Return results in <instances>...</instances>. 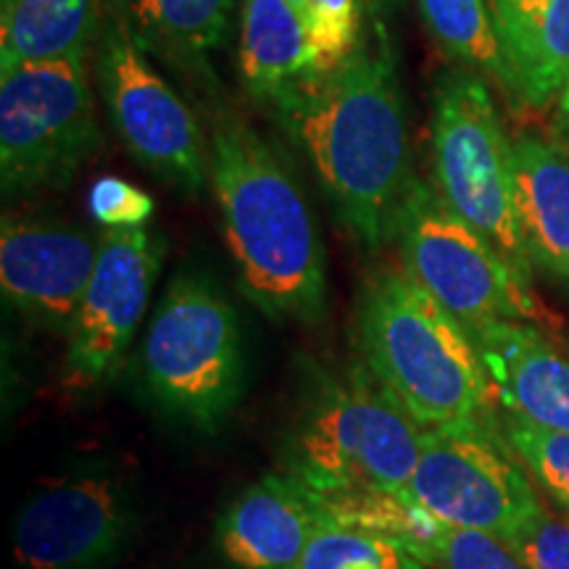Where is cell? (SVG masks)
<instances>
[{
	"mask_svg": "<svg viewBox=\"0 0 569 569\" xmlns=\"http://www.w3.org/2000/svg\"><path fill=\"white\" fill-rule=\"evenodd\" d=\"M325 196L367 251L396 240L411 182L409 117L386 27L343 67L311 74L272 106Z\"/></svg>",
	"mask_w": 569,
	"mask_h": 569,
	"instance_id": "1",
	"label": "cell"
},
{
	"mask_svg": "<svg viewBox=\"0 0 569 569\" xmlns=\"http://www.w3.org/2000/svg\"><path fill=\"white\" fill-rule=\"evenodd\" d=\"M209 156L211 190L243 296L277 322H322L325 243L293 167L232 113L213 122Z\"/></svg>",
	"mask_w": 569,
	"mask_h": 569,
	"instance_id": "2",
	"label": "cell"
},
{
	"mask_svg": "<svg viewBox=\"0 0 569 569\" xmlns=\"http://www.w3.org/2000/svg\"><path fill=\"white\" fill-rule=\"evenodd\" d=\"M356 330L369 372L417 425L446 427L490 415L496 393L472 336L403 267L367 274Z\"/></svg>",
	"mask_w": 569,
	"mask_h": 569,
	"instance_id": "3",
	"label": "cell"
},
{
	"mask_svg": "<svg viewBox=\"0 0 569 569\" xmlns=\"http://www.w3.org/2000/svg\"><path fill=\"white\" fill-rule=\"evenodd\" d=\"M422 430L369 367L306 365L280 440V472L317 493L407 490Z\"/></svg>",
	"mask_w": 569,
	"mask_h": 569,
	"instance_id": "4",
	"label": "cell"
},
{
	"mask_svg": "<svg viewBox=\"0 0 569 569\" xmlns=\"http://www.w3.org/2000/svg\"><path fill=\"white\" fill-rule=\"evenodd\" d=\"M140 386L153 407L217 432L246 390V346L230 298L203 272H177L140 346Z\"/></svg>",
	"mask_w": 569,
	"mask_h": 569,
	"instance_id": "5",
	"label": "cell"
},
{
	"mask_svg": "<svg viewBox=\"0 0 569 569\" xmlns=\"http://www.w3.org/2000/svg\"><path fill=\"white\" fill-rule=\"evenodd\" d=\"M432 174L440 198L530 282L515 198V146L498 122L486 80L469 69L443 74L432 96Z\"/></svg>",
	"mask_w": 569,
	"mask_h": 569,
	"instance_id": "6",
	"label": "cell"
},
{
	"mask_svg": "<svg viewBox=\"0 0 569 569\" xmlns=\"http://www.w3.org/2000/svg\"><path fill=\"white\" fill-rule=\"evenodd\" d=\"M101 148L88 59L0 67L3 196L59 188Z\"/></svg>",
	"mask_w": 569,
	"mask_h": 569,
	"instance_id": "7",
	"label": "cell"
},
{
	"mask_svg": "<svg viewBox=\"0 0 569 569\" xmlns=\"http://www.w3.org/2000/svg\"><path fill=\"white\" fill-rule=\"evenodd\" d=\"M401 267L467 330L496 319H540L530 282L448 206L436 184L411 182L396 230Z\"/></svg>",
	"mask_w": 569,
	"mask_h": 569,
	"instance_id": "8",
	"label": "cell"
},
{
	"mask_svg": "<svg viewBox=\"0 0 569 569\" xmlns=\"http://www.w3.org/2000/svg\"><path fill=\"white\" fill-rule=\"evenodd\" d=\"M515 448L498 443L486 419L425 427L409 493L448 528L507 540L543 503Z\"/></svg>",
	"mask_w": 569,
	"mask_h": 569,
	"instance_id": "9",
	"label": "cell"
},
{
	"mask_svg": "<svg viewBox=\"0 0 569 569\" xmlns=\"http://www.w3.org/2000/svg\"><path fill=\"white\" fill-rule=\"evenodd\" d=\"M98 84L113 130L134 161L184 193L203 188L211 156L201 124L146 59L124 13L106 17Z\"/></svg>",
	"mask_w": 569,
	"mask_h": 569,
	"instance_id": "10",
	"label": "cell"
},
{
	"mask_svg": "<svg viewBox=\"0 0 569 569\" xmlns=\"http://www.w3.org/2000/svg\"><path fill=\"white\" fill-rule=\"evenodd\" d=\"M134 488L109 469H84L40 488L13 522L19 569H103L132 543Z\"/></svg>",
	"mask_w": 569,
	"mask_h": 569,
	"instance_id": "11",
	"label": "cell"
},
{
	"mask_svg": "<svg viewBox=\"0 0 569 569\" xmlns=\"http://www.w3.org/2000/svg\"><path fill=\"white\" fill-rule=\"evenodd\" d=\"M161 264L163 240L146 227L101 234L96 272L67 332L63 386L71 393H92L117 377L151 303Z\"/></svg>",
	"mask_w": 569,
	"mask_h": 569,
	"instance_id": "12",
	"label": "cell"
},
{
	"mask_svg": "<svg viewBox=\"0 0 569 569\" xmlns=\"http://www.w3.org/2000/svg\"><path fill=\"white\" fill-rule=\"evenodd\" d=\"M101 238L59 219L6 213L0 224V284L27 322L69 332L96 272Z\"/></svg>",
	"mask_w": 569,
	"mask_h": 569,
	"instance_id": "13",
	"label": "cell"
},
{
	"mask_svg": "<svg viewBox=\"0 0 569 569\" xmlns=\"http://www.w3.org/2000/svg\"><path fill=\"white\" fill-rule=\"evenodd\" d=\"M509 415L553 432H569V353L530 322L496 319L469 330Z\"/></svg>",
	"mask_w": 569,
	"mask_h": 569,
	"instance_id": "14",
	"label": "cell"
},
{
	"mask_svg": "<svg viewBox=\"0 0 569 569\" xmlns=\"http://www.w3.org/2000/svg\"><path fill=\"white\" fill-rule=\"evenodd\" d=\"M319 522L309 490L277 469L227 503L217 551L232 569H296Z\"/></svg>",
	"mask_w": 569,
	"mask_h": 569,
	"instance_id": "15",
	"label": "cell"
},
{
	"mask_svg": "<svg viewBox=\"0 0 569 569\" xmlns=\"http://www.w3.org/2000/svg\"><path fill=\"white\" fill-rule=\"evenodd\" d=\"M503 88L546 109L569 82V0H488Z\"/></svg>",
	"mask_w": 569,
	"mask_h": 569,
	"instance_id": "16",
	"label": "cell"
},
{
	"mask_svg": "<svg viewBox=\"0 0 569 569\" xmlns=\"http://www.w3.org/2000/svg\"><path fill=\"white\" fill-rule=\"evenodd\" d=\"M515 198L532 267L569 288V156L538 134L515 142Z\"/></svg>",
	"mask_w": 569,
	"mask_h": 569,
	"instance_id": "17",
	"label": "cell"
},
{
	"mask_svg": "<svg viewBox=\"0 0 569 569\" xmlns=\"http://www.w3.org/2000/svg\"><path fill=\"white\" fill-rule=\"evenodd\" d=\"M240 77L248 96L269 109L317 74L306 17L288 0H243Z\"/></svg>",
	"mask_w": 569,
	"mask_h": 569,
	"instance_id": "18",
	"label": "cell"
},
{
	"mask_svg": "<svg viewBox=\"0 0 569 569\" xmlns=\"http://www.w3.org/2000/svg\"><path fill=\"white\" fill-rule=\"evenodd\" d=\"M101 0H0V67L88 59Z\"/></svg>",
	"mask_w": 569,
	"mask_h": 569,
	"instance_id": "19",
	"label": "cell"
},
{
	"mask_svg": "<svg viewBox=\"0 0 569 569\" xmlns=\"http://www.w3.org/2000/svg\"><path fill=\"white\" fill-rule=\"evenodd\" d=\"M309 496L322 522L390 538L422 559L427 567L436 565L438 546L448 525L430 515L409 490H309Z\"/></svg>",
	"mask_w": 569,
	"mask_h": 569,
	"instance_id": "20",
	"label": "cell"
},
{
	"mask_svg": "<svg viewBox=\"0 0 569 569\" xmlns=\"http://www.w3.org/2000/svg\"><path fill=\"white\" fill-rule=\"evenodd\" d=\"M232 0H130L134 40L172 63H201L222 46Z\"/></svg>",
	"mask_w": 569,
	"mask_h": 569,
	"instance_id": "21",
	"label": "cell"
},
{
	"mask_svg": "<svg viewBox=\"0 0 569 569\" xmlns=\"http://www.w3.org/2000/svg\"><path fill=\"white\" fill-rule=\"evenodd\" d=\"M417 6L448 59L486 71L503 84V61L488 0H417Z\"/></svg>",
	"mask_w": 569,
	"mask_h": 569,
	"instance_id": "22",
	"label": "cell"
},
{
	"mask_svg": "<svg viewBox=\"0 0 569 569\" xmlns=\"http://www.w3.org/2000/svg\"><path fill=\"white\" fill-rule=\"evenodd\" d=\"M296 569H427L396 540L319 522Z\"/></svg>",
	"mask_w": 569,
	"mask_h": 569,
	"instance_id": "23",
	"label": "cell"
},
{
	"mask_svg": "<svg viewBox=\"0 0 569 569\" xmlns=\"http://www.w3.org/2000/svg\"><path fill=\"white\" fill-rule=\"evenodd\" d=\"M501 430L538 486L569 511V432L546 430L509 411L501 419Z\"/></svg>",
	"mask_w": 569,
	"mask_h": 569,
	"instance_id": "24",
	"label": "cell"
},
{
	"mask_svg": "<svg viewBox=\"0 0 569 569\" xmlns=\"http://www.w3.org/2000/svg\"><path fill=\"white\" fill-rule=\"evenodd\" d=\"M303 17L315 46L317 74L343 67L365 42L361 0H309Z\"/></svg>",
	"mask_w": 569,
	"mask_h": 569,
	"instance_id": "25",
	"label": "cell"
},
{
	"mask_svg": "<svg viewBox=\"0 0 569 569\" xmlns=\"http://www.w3.org/2000/svg\"><path fill=\"white\" fill-rule=\"evenodd\" d=\"M503 543L532 569H569V519L546 507Z\"/></svg>",
	"mask_w": 569,
	"mask_h": 569,
	"instance_id": "26",
	"label": "cell"
},
{
	"mask_svg": "<svg viewBox=\"0 0 569 569\" xmlns=\"http://www.w3.org/2000/svg\"><path fill=\"white\" fill-rule=\"evenodd\" d=\"M432 569H532L488 532L448 528Z\"/></svg>",
	"mask_w": 569,
	"mask_h": 569,
	"instance_id": "27",
	"label": "cell"
},
{
	"mask_svg": "<svg viewBox=\"0 0 569 569\" xmlns=\"http://www.w3.org/2000/svg\"><path fill=\"white\" fill-rule=\"evenodd\" d=\"M88 203L96 222L106 230H138L156 211L153 198L122 177H101L90 188Z\"/></svg>",
	"mask_w": 569,
	"mask_h": 569,
	"instance_id": "28",
	"label": "cell"
},
{
	"mask_svg": "<svg viewBox=\"0 0 569 569\" xmlns=\"http://www.w3.org/2000/svg\"><path fill=\"white\" fill-rule=\"evenodd\" d=\"M401 6H403V0H361L365 17L372 19L377 27H386V19L393 17Z\"/></svg>",
	"mask_w": 569,
	"mask_h": 569,
	"instance_id": "29",
	"label": "cell"
},
{
	"mask_svg": "<svg viewBox=\"0 0 569 569\" xmlns=\"http://www.w3.org/2000/svg\"><path fill=\"white\" fill-rule=\"evenodd\" d=\"M559 132L569 146V82L565 84V90H561L559 96Z\"/></svg>",
	"mask_w": 569,
	"mask_h": 569,
	"instance_id": "30",
	"label": "cell"
},
{
	"mask_svg": "<svg viewBox=\"0 0 569 569\" xmlns=\"http://www.w3.org/2000/svg\"><path fill=\"white\" fill-rule=\"evenodd\" d=\"M288 3H293V6H296V9L303 13V11H306V6H309V0H288Z\"/></svg>",
	"mask_w": 569,
	"mask_h": 569,
	"instance_id": "31",
	"label": "cell"
}]
</instances>
